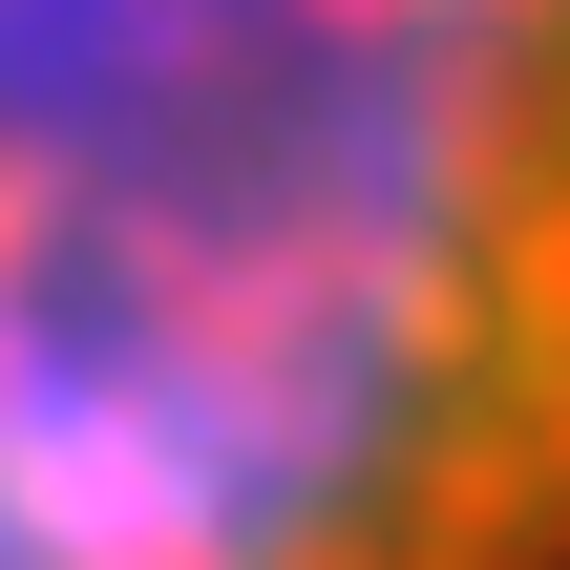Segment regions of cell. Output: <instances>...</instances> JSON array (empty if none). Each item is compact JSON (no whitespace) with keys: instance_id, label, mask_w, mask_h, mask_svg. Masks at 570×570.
<instances>
[{"instance_id":"cell-1","label":"cell","mask_w":570,"mask_h":570,"mask_svg":"<svg viewBox=\"0 0 570 570\" xmlns=\"http://www.w3.org/2000/svg\"><path fill=\"white\" fill-rule=\"evenodd\" d=\"M0 570H570V0H0Z\"/></svg>"}]
</instances>
